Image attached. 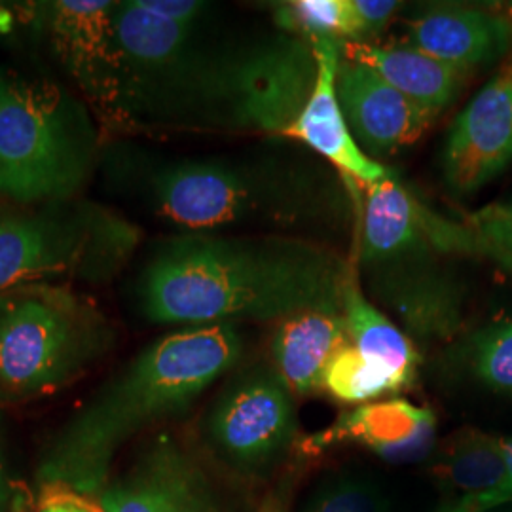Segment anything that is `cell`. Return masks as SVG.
<instances>
[{"instance_id": "f1b7e54d", "label": "cell", "mask_w": 512, "mask_h": 512, "mask_svg": "<svg viewBox=\"0 0 512 512\" xmlns=\"http://www.w3.org/2000/svg\"><path fill=\"white\" fill-rule=\"evenodd\" d=\"M14 23H16L14 12L4 4H0V37L10 35L14 31Z\"/></svg>"}, {"instance_id": "d6a6232c", "label": "cell", "mask_w": 512, "mask_h": 512, "mask_svg": "<svg viewBox=\"0 0 512 512\" xmlns=\"http://www.w3.org/2000/svg\"><path fill=\"white\" fill-rule=\"evenodd\" d=\"M503 14L509 18V21L512 23V2H507V4H503Z\"/></svg>"}, {"instance_id": "8992f818", "label": "cell", "mask_w": 512, "mask_h": 512, "mask_svg": "<svg viewBox=\"0 0 512 512\" xmlns=\"http://www.w3.org/2000/svg\"><path fill=\"white\" fill-rule=\"evenodd\" d=\"M112 342L109 319L67 283L0 293V391L27 399L73 382Z\"/></svg>"}, {"instance_id": "1f68e13d", "label": "cell", "mask_w": 512, "mask_h": 512, "mask_svg": "<svg viewBox=\"0 0 512 512\" xmlns=\"http://www.w3.org/2000/svg\"><path fill=\"white\" fill-rule=\"evenodd\" d=\"M260 512H283L281 511V507L275 503V501H270V503H266L264 507H262V511Z\"/></svg>"}, {"instance_id": "7402d4cb", "label": "cell", "mask_w": 512, "mask_h": 512, "mask_svg": "<svg viewBox=\"0 0 512 512\" xmlns=\"http://www.w3.org/2000/svg\"><path fill=\"white\" fill-rule=\"evenodd\" d=\"M323 391L336 401L363 404L385 393L401 391L384 370L368 363L351 342L330 361L323 376Z\"/></svg>"}, {"instance_id": "603a6c76", "label": "cell", "mask_w": 512, "mask_h": 512, "mask_svg": "<svg viewBox=\"0 0 512 512\" xmlns=\"http://www.w3.org/2000/svg\"><path fill=\"white\" fill-rule=\"evenodd\" d=\"M274 23L285 35L302 40L336 38L344 42V0H287L272 8Z\"/></svg>"}, {"instance_id": "277c9868", "label": "cell", "mask_w": 512, "mask_h": 512, "mask_svg": "<svg viewBox=\"0 0 512 512\" xmlns=\"http://www.w3.org/2000/svg\"><path fill=\"white\" fill-rule=\"evenodd\" d=\"M353 258L363 291L391 311L418 342L452 340L463 325L465 283L429 236L423 203L391 175L366 186Z\"/></svg>"}, {"instance_id": "6da1fadb", "label": "cell", "mask_w": 512, "mask_h": 512, "mask_svg": "<svg viewBox=\"0 0 512 512\" xmlns=\"http://www.w3.org/2000/svg\"><path fill=\"white\" fill-rule=\"evenodd\" d=\"M353 266L313 239L184 232L156 245L137 296L160 325L281 321L306 310H342Z\"/></svg>"}, {"instance_id": "4dcf8cb0", "label": "cell", "mask_w": 512, "mask_h": 512, "mask_svg": "<svg viewBox=\"0 0 512 512\" xmlns=\"http://www.w3.org/2000/svg\"><path fill=\"white\" fill-rule=\"evenodd\" d=\"M10 492H12V486H10V480H8V476H6L4 465H2V458H0V507L8 501Z\"/></svg>"}, {"instance_id": "5b68a950", "label": "cell", "mask_w": 512, "mask_h": 512, "mask_svg": "<svg viewBox=\"0 0 512 512\" xmlns=\"http://www.w3.org/2000/svg\"><path fill=\"white\" fill-rule=\"evenodd\" d=\"M97 133L82 103L50 80L0 74V196L71 202L88 183Z\"/></svg>"}, {"instance_id": "4fadbf2b", "label": "cell", "mask_w": 512, "mask_h": 512, "mask_svg": "<svg viewBox=\"0 0 512 512\" xmlns=\"http://www.w3.org/2000/svg\"><path fill=\"white\" fill-rule=\"evenodd\" d=\"M101 512H226L200 469L183 450L160 437L131 471L93 497Z\"/></svg>"}, {"instance_id": "7a4b0ae2", "label": "cell", "mask_w": 512, "mask_h": 512, "mask_svg": "<svg viewBox=\"0 0 512 512\" xmlns=\"http://www.w3.org/2000/svg\"><path fill=\"white\" fill-rule=\"evenodd\" d=\"M241 351L236 325L175 330L148 346L57 435L40 465L44 490L93 499L109 482L116 450L150 423L183 412L238 365Z\"/></svg>"}, {"instance_id": "ffe728a7", "label": "cell", "mask_w": 512, "mask_h": 512, "mask_svg": "<svg viewBox=\"0 0 512 512\" xmlns=\"http://www.w3.org/2000/svg\"><path fill=\"white\" fill-rule=\"evenodd\" d=\"M435 475L473 501L494 492L505 476L503 439L473 429L456 433L442 444Z\"/></svg>"}, {"instance_id": "5bb4252c", "label": "cell", "mask_w": 512, "mask_h": 512, "mask_svg": "<svg viewBox=\"0 0 512 512\" xmlns=\"http://www.w3.org/2000/svg\"><path fill=\"white\" fill-rule=\"evenodd\" d=\"M401 44L471 74L512 52V23L501 8L437 4L404 19Z\"/></svg>"}, {"instance_id": "3957f363", "label": "cell", "mask_w": 512, "mask_h": 512, "mask_svg": "<svg viewBox=\"0 0 512 512\" xmlns=\"http://www.w3.org/2000/svg\"><path fill=\"white\" fill-rule=\"evenodd\" d=\"M349 181L329 164L298 156L251 160H183L152 169L150 203L158 217L184 232L232 226L306 230L346 217Z\"/></svg>"}, {"instance_id": "f546056e", "label": "cell", "mask_w": 512, "mask_h": 512, "mask_svg": "<svg viewBox=\"0 0 512 512\" xmlns=\"http://www.w3.org/2000/svg\"><path fill=\"white\" fill-rule=\"evenodd\" d=\"M439 512H476L475 505H473V499L469 497H461L458 503L454 505H446L444 509H440Z\"/></svg>"}, {"instance_id": "83f0119b", "label": "cell", "mask_w": 512, "mask_h": 512, "mask_svg": "<svg viewBox=\"0 0 512 512\" xmlns=\"http://www.w3.org/2000/svg\"><path fill=\"white\" fill-rule=\"evenodd\" d=\"M503 450H505V476H503V482L495 488L494 492H490V494L473 501L476 512L490 511L494 507H499L503 503L512 501V439H503Z\"/></svg>"}, {"instance_id": "e0dca14e", "label": "cell", "mask_w": 512, "mask_h": 512, "mask_svg": "<svg viewBox=\"0 0 512 512\" xmlns=\"http://www.w3.org/2000/svg\"><path fill=\"white\" fill-rule=\"evenodd\" d=\"M342 57L370 67L435 118L454 105L471 76L406 44L342 42Z\"/></svg>"}, {"instance_id": "9a60e30c", "label": "cell", "mask_w": 512, "mask_h": 512, "mask_svg": "<svg viewBox=\"0 0 512 512\" xmlns=\"http://www.w3.org/2000/svg\"><path fill=\"white\" fill-rule=\"evenodd\" d=\"M437 418L431 408L404 399L359 404L302 442L308 454L336 444H359L389 463H416L435 450Z\"/></svg>"}, {"instance_id": "30bf717a", "label": "cell", "mask_w": 512, "mask_h": 512, "mask_svg": "<svg viewBox=\"0 0 512 512\" xmlns=\"http://www.w3.org/2000/svg\"><path fill=\"white\" fill-rule=\"evenodd\" d=\"M293 393L274 368L258 366L228 385L209 416V435L228 459L262 465L296 437Z\"/></svg>"}, {"instance_id": "cb8c5ba5", "label": "cell", "mask_w": 512, "mask_h": 512, "mask_svg": "<svg viewBox=\"0 0 512 512\" xmlns=\"http://www.w3.org/2000/svg\"><path fill=\"white\" fill-rule=\"evenodd\" d=\"M302 512H389L384 495L359 480H338L323 486Z\"/></svg>"}, {"instance_id": "2e32d148", "label": "cell", "mask_w": 512, "mask_h": 512, "mask_svg": "<svg viewBox=\"0 0 512 512\" xmlns=\"http://www.w3.org/2000/svg\"><path fill=\"white\" fill-rule=\"evenodd\" d=\"M349 342L344 311H298L275 325L272 336L274 370L293 395L306 397L323 391L327 366Z\"/></svg>"}, {"instance_id": "8fae6325", "label": "cell", "mask_w": 512, "mask_h": 512, "mask_svg": "<svg viewBox=\"0 0 512 512\" xmlns=\"http://www.w3.org/2000/svg\"><path fill=\"white\" fill-rule=\"evenodd\" d=\"M336 95L353 139L374 162L412 147L435 122L433 114L406 99L380 74L344 57L336 73Z\"/></svg>"}, {"instance_id": "ba28073f", "label": "cell", "mask_w": 512, "mask_h": 512, "mask_svg": "<svg viewBox=\"0 0 512 512\" xmlns=\"http://www.w3.org/2000/svg\"><path fill=\"white\" fill-rule=\"evenodd\" d=\"M109 0H55L44 4L46 31L59 63L73 76L109 128H133L122 61L114 44Z\"/></svg>"}, {"instance_id": "ac0fdd59", "label": "cell", "mask_w": 512, "mask_h": 512, "mask_svg": "<svg viewBox=\"0 0 512 512\" xmlns=\"http://www.w3.org/2000/svg\"><path fill=\"white\" fill-rule=\"evenodd\" d=\"M342 311L349 340L366 361L384 370L399 389L412 385L421 363L420 351L403 329L366 298L355 258L344 289Z\"/></svg>"}, {"instance_id": "d4e9b609", "label": "cell", "mask_w": 512, "mask_h": 512, "mask_svg": "<svg viewBox=\"0 0 512 512\" xmlns=\"http://www.w3.org/2000/svg\"><path fill=\"white\" fill-rule=\"evenodd\" d=\"M395 0H344V42H370L401 10Z\"/></svg>"}, {"instance_id": "7c38bea8", "label": "cell", "mask_w": 512, "mask_h": 512, "mask_svg": "<svg viewBox=\"0 0 512 512\" xmlns=\"http://www.w3.org/2000/svg\"><path fill=\"white\" fill-rule=\"evenodd\" d=\"M311 48L317 65L315 82L308 101L285 131V139L304 143L340 177L363 188L395 175L387 165L368 158L349 131L344 110L336 95V73L342 61V40H313Z\"/></svg>"}, {"instance_id": "4316f807", "label": "cell", "mask_w": 512, "mask_h": 512, "mask_svg": "<svg viewBox=\"0 0 512 512\" xmlns=\"http://www.w3.org/2000/svg\"><path fill=\"white\" fill-rule=\"evenodd\" d=\"M38 512H101L95 501L67 490H46Z\"/></svg>"}, {"instance_id": "d6986e66", "label": "cell", "mask_w": 512, "mask_h": 512, "mask_svg": "<svg viewBox=\"0 0 512 512\" xmlns=\"http://www.w3.org/2000/svg\"><path fill=\"white\" fill-rule=\"evenodd\" d=\"M429 234L446 255L488 258L512 272V202L486 205L458 222L435 213Z\"/></svg>"}, {"instance_id": "9c48e42d", "label": "cell", "mask_w": 512, "mask_h": 512, "mask_svg": "<svg viewBox=\"0 0 512 512\" xmlns=\"http://www.w3.org/2000/svg\"><path fill=\"white\" fill-rule=\"evenodd\" d=\"M512 164V52L448 129L440 173L456 198H469Z\"/></svg>"}, {"instance_id": "52a82bcc", "label": "cell", "mask_w": 512, "mask_h": 512, "mask_svg": "<svg viewBox=\"0 0 512 512\" xmlns=\"http://www.w3.org/2000/svg\"><path fill=\"white\" fill-rule=\"evenodd\" d=\"M141 239L137 226L90 202H57L0 213V293L29 283H105Z\"/></svg>"}, {"instance_id": "484cf974", "label": "cell", "mask_w": 512, "mask_h": 512, "mask_svg": "<svg viewBox=\"0 0 512 512\" xmlns=\"http://www.w3.org/2000/svg\"><path fill=\"white\" fill-rule=\"evenodd\" d=\"M139 8L156 18L183 25V27H198L203 16L211 10L207 2L198 0H135Z\"/></svg>"}, {"instance_id": "44dd1931", "label": "cell", "mask_w": 512, "mask_h": 512, "mask_svg": "<svg viewBox=\"0 0 512 512\" xmlns=\"http://www.w3.org/2000/svg\"><path fill=\"white\" fill-rule=\"evenodd\" d=\"M463 353L480 384L495 393L512 395V315H497L473 330Z\"/></svg>"}]
</instances>
